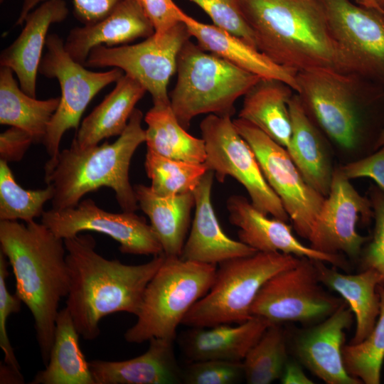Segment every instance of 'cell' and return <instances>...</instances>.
<instances>
[{"mask_svg":"<svg viewBox=\"0 0 384 384\" xmlns=\"http://www.w3.org/2000/svg\"><path fill=\"white\" fill-rule=\"evenodd\" d=\"M64 243L70 274L65 307L80 336L95 339L100 321L109 314H138L146 287L165 259L164 253L129 265L98 254L91 235H78Z\"/></svg>","mask_w":384,"mask_h":384,"instance_id":"obj_1","label":"cell"},{"mask_svg":"<svg viewBox=\"0 0 384 384\" xmlns=\"http://www.w3.org/2000/svg\"><path fill=\"white\" fill-rule=\"evenodd\" d=\"M0 245L15 277V294L33 317L41 359L46 366L59 302L70 289L64 240L42 223L0 220Z\"/></svg>","mask_w":384,"mask_h":384,"instance_id":"obj_2","label":"cell"},{"mask_svg":"<svg viewBox=\"0 0 384 384\" xmlns=\"http://www.w3.org/2000/svg\"><path fill=\"white\" fill-rule=\"evenodd\" d=\"M306 112L341 151L356 159L375 151L384 127V90L361 77L326 68L297 72Z\"/></svg>","mask_w":384,"mask_h":384,"instance_id":"obj_3","label":"cell"},{"mask_svg":"<svg viewBox=\"0 0 384 384\" xmlns=\"http://www.w3.org/2000/svg\"><path fill=\"white\" fill-rule=\"evenodd\" d=\"M256 48L299 72L326 68L349 73L319 0H239Z\"/></svg>","mask_w":384,"mask_h":384,"instance_id":"obj_4","label":"cell"},{"mask_svg":"<svg viewBox=\"0 0 384 384\" xmlns=\"http://www.w3.org/2000/svg\"><path fill=\"white\" fill-rule=\"evenodd\" d=\"M142 112L135 108L124 131L112 143L82 149L73 140L53 164L45 166V182L53 186L52 208H74L87 193L102 187L112 188L122 211L138 208L129 166L137 149L146 142Z\"/></svg>","mask_w":384,"mask_h":384,"instance_id":"obj_5","label":"cell"},{"mask_svg":"<svg viewBox=\"0 0 384 384\" xmlns=\"http://www.w3.org/2000/svg\"><path fill=\"white\" fill-rule=\"evenodd\" d=\"M176 73V85L169 92L170 105L186 130L200 114L231 117L236 100L261 78L191 40L178 53Z\"/></svg>","mask_w":384,"mask_h":384,"instance_id":"obj_6","label":"cell"},{"mask_svg":"<svg viewBox=\"0 0 384 384\" xmlns=\"http://www.w3.org/2000/svg\"><path fill=\"white\" fill-rule=\"evenodd\" d=\"M216 271L215 265L165 255L146 287L137 320L126 331L125 340L132 343L152 338L175 340L178 326L191 308L209 292Z\"/></svg>","mask_w":384,"mask_h":384,"instance_id":"obj_7","label":"cell"},{"mask_svg":"<svg viewBox=\"0 0 384 384\" xmlns=\"http://www.w3.org/2000/svg\"><path fill=\"white\" fill-rule=\"evenodd\" d=\"M300 258L279 252H257L221 262L210 289L191 308L181 324L210 327L247 321L252 317L250 307L263 284L296 265Z\"/></svg>","mask_w":384,"mask_h":384,"instance_id":"obj_8","label":"cell"},{"mask_svg":"<svg viewBox=\"0 0 384 384\" xmlns=\"http://www.w3.org/2000/svg\"><path fill=\"white\" fill-rule=\"evenodd\" d=\"M46 52L42 57L38 73L58 80L61 95L57 110L48 125L44 144L50 159L45 166L54 163L60 153L65 132L78 129L82 114L92 98L105 87L116 82L124 73L117 68L94 72L74 60L64 48V41L55 33L48 36Z\"/></svg>","mask_w":384,"mask_h":384,"instance_id":"obj_9","label":"cell"},{"mask_svg":"<svg viewBox=\"0 0 384 384\" xmlns=\"http://www.w3.org/2000/svg\"><path fill=\"white\" fill-rule=\"evenodd\" d=\"M205 142L208 170L218 182L228 176L246 190L251 203L260 212L287 222L289 220L282 201L267 182L256 156L238 132L230 117L208 114L200 124Z\"/></svg>","mask_w":384,"mask_h":384,"instance_id":"obj_10","label":"cell"},{"mask_svg":"<svg viewBox=\"0 0 384 384\" xmlns=\"http://www.w3.org/2000/svg\"><path fill=\"white\" fill-rule=\"evenodd\" d=\"M191 36L180 22L162 36L154 33L143 41L92 48L85 63L90 68H117L139 82L154 104H170L168 85L176 72L178 53Z\"/></svg>","mask_w":384,"mask_h":384,"instance_id":"obj_11","label":"cell"},{"mask_svg":"<svg viewBox=\"0 0 384 384\" xmlns=\"http://www.w3.org/2000/svg\"><path fill=\"white\" fill-rule=\"evenodd\" d=\"M321 284L314 260L301 257L296 265L277 273L263 284L250 307V314L272 324L325 319L343 301L326 292Z\"/></svg>","mask_w":384,"mask_h":384,"instance_id":"obj_12","label":"cell"},{"mask_svg":"<svg viewBox=\"0 0 384 384\" xmlns=\"http://www.w3.org/2000/svg\"><path fill=\"white\" fill-rule=\"evenodd\" d=\"M233 123L253 150L263 175L292 222L296 233L308 239L325 197L304 179L287 149L251 123Z\"/></svg>","mask_w":384,"mask_h":384,"instance_id":"obj_13","label":"cell"},{"mask_svg":"<svg viewBox=\"0 0 384 384\" xmlns=\"http://www.w3.org/2000/svg\"><path fill=\"white\" fill-rule=\"evenodd\" d=\"M347 71L384 90V11L319 0Z\"/></svg>","mask_w":384,"mask_h":384,"instance_id":"obj_14","label":"cell"},{"mask_svg":"<svg viewBox=\"0 0 384 384\" xmlns=\"http://www.w3.org/2000/svg\"><path fill=\"white\" fill-rule=\"evenodd\" d=\"M373 210L368 197L362 196L341 171L335 168L330 191L311 226L309 247L329 255L359 258L368 237L360 235L357 224H368Z\"/></svg>","mask_w":384,"mask_h":384,"instance_id":"obj_15","label":"cell"},{"mask_svg":"<svg viewBox=\"0 0 384 384\" xmlns=\"http://www.w3.org/2000/svg\"><path fill=\"white\" fill-rule=\"evenodd\" d=\"M41 223L63 240L82 231H95L116 240L124 254L154 256L164 253L157 235L144 217L134 212L106 211L90 198L74 208L44 210Z\"/></svg>","mask_w":384,"mask_h":384,"instance_id":"obj_16","label":"cell"},{"mask_svg":"<svg viewBox=\"0 0 384 384\" xmlns=\"http://www.w3.org/2000/svg\"><path fill=\"white\" fill-rule=\"evenodd\" d=\"M226 208L230 223L239 228V240L257 252H279L323 261L343 270L348 268V263L341 255L325 254L304 245L294 236L292 227L285 221L269 218L242 196H230Z\"/></svg>","mask_w":384,"mask_h":384,"instance_id":"obj_17","label":"cell"},{"mask_svg":"<svg viewBox=\"0 0 384 384\" xmlns=\"http://www.w3.org/2000/svg\"><path fill=\"white\" fill-rule=\"evenodd\" d=\"M353 312L346 302L318 324L300 331L294 340L299 362L327 384H361L346 371L343 359L345 330Z\"/></svg>","mask_w":384,"mask_h":384,"instance_id":"obj_18","label":"cell"},{"mask_svg":"<svg viewBox=\"0 0 384 384\" xmlns=\"http://www.w3.org/2000/svg\"><path fill=\"white\" fill-rule=\"evenodd\" d=\"M214 177V173L208 170L193 192L194 217L180 256L182 260L217 265L257 252L241 241L230 238L223 230L211 201Z\"/></svg>","mask_w":384,"mask_h":384,"instance_id":"obj_19","label":"cell"},{"mask_svg":"<svg viewBox=\"0 0 384 384\" xmlns=\"http://www.w3.org/2000/svg\"><path fill=\"white\" fill-rule=\"evenodd\" d=\"M154 33L140 1L122 0L101 20L71 29L64 48L74 60L85 65L90 50L97 46L127 44Z\"/></svg>","mask_w":384,"mask_h":384,"instance_id":"obj_20","label":"cell"},{"mask_svg":"<svg viewBox=\"0 0 384 384\" xmlns=\"http://www.w3.org/2000/svg\"><path fill=\"white\" fill-rule=\"evenodd\" d=\"M68 9L64 0H46L26 16L17 38L0 55L1 67L10 68L21 89L36 97L37 73L48 32L53 23L64 21Z\"/></svg>","mask_w":384,"mask_h":384,"instance_id":"obj_21","label":"cell"},{"mask_svg":"<svg viewBox=\"0 0 384 384\" xmlns=\"http://www.w3.org/2000/svg\"><path fill=\"white\" fill-rule=\"evenodd\" d=\"M174 341L152 338L148 349L137 357L121 361H89L95 384L182 383V368L176 358Z\"/></svg>","mask_w":384,"mask_h":384,"instance_id":"obj_22","label":"cell"},{"mask_svg":"<svg viewBox=\"0 0 384 384\" xmlns=\"http://www.w3.org/2000/svg\"><path fill=\"white\" fill-rule=\"evenodd\" d=\"M179 19L186 25L191 37L205 50L261 78L282 81L297 92V72L276 64L242 39L213 24L201 23L182 10Z\"/></svg>","mask_w":384,"mask_h":384,"instance_id":"obj_23","label":"cell"},{"mask_svg":"<svg viewBox=\"0 0 384 384\" xmlns=\"http://www.w3.org/2000/svg\"><path fill=\"white\" fill-rule=\"evenodd\" d=\"M288 107L292 132L286 149L306 182L326 197L335 168L324 133L307 114L296 92Z\"/></svg>","mask_w":384,"mask_h":384,"instance_id":"obj_24","label":"cell"},{"mask_svg":"<svg viewBox=\"0 0 384 384\" xmlns=\"http://www.w3.org/2000/svg\"><path fill=\"white\" fill-rule=\"evenodd\" d=\"M271 324L264 318L252 316L235 326L191 327L181 336L179 345L189 361H242Z\"/></svg>","mask_w":384,"mask_h":384,"instance_id":"obj_25","label":"cell"},{"mask_svg":"<svg viewBox=\"0 0 384 384\" xmlns=\"http://www.w3.org/2000/svg\"><path fill=\"white\" fill-rule=\"evenodd\" d=\"M321 283L338 293L345 300L356 319V329L349 344L365 340L373 331L380 311L378 286L384 283L383 277L373 270H361L358 274H344L326 262L314 260Z\"/></svg>","mask_w":384,"mask_h":384,"instance_id":"obj_26","label":"cell"},{"mask_svg":"<svg viewBox=\"0 0 384 384\" xmlns=\"http://www.w3.org/2000/svg\"><path fill=\"white\" fill-rule=\"evenodd\" d=\"M134 190L139 208L149 218L164 254L180 257L195 208L193 193L161 196L144 184L134 185Z\"/></svg>","mask_w":384,"mask_h":384,"instance_id":"obj_27","label":"cell"},{"mask_svg":"<svg viewBox=\"0 0 384 384\" xmlns=\"http://www.w3.org/2000/svg\"><path fill=\"white\" fill-rule=\"evenodd\" d=\"M146 92L139 82L124 74L114 89L82 120L73 140L85 149L99 144L104 139L119 137Z\"/></svg>","mask_w":384,"mask_h":384,"instance_id":"obj_28","label":"cell"},{"mask_svg":"<svg viewBox=\"0 0 384 384\" xmlns=\"http://www.w3.org/2000/svg\"><path fill=\"white\" fill-rule=\"evenodd\" d=\"M292 90L282 81L260 78L244 95L238 118L255 125L287 149L292 132L288 107Z\"/></svg>","mask_w":384,"mask_h":384,"instance_id":"obj_29","label":"cell"},{"mask_svg":"<svg viewBox=\"0 0 384 384\" xmlns=\"http://www.w3.org/2000/svg\"><path fill=\"white\" fill-rule=\"evenodd\" d=\"M79 333L66 307L59 311L53 346L45 369L31 384H95L89 362L79 345Z\"/></svg>","mask_w":384,"mask_h":384,"instance_id":"obj_30","label":"cell"},{"mask_svg":"<svg viewBox=\"0 0 384 384\" xmlns=\"http://www.w3.org/2000/svg\"><path fill=\"white\" fill-rule=\"evenodd\" d=\"M60 97L37 100L25 93L9 68H0V124L28 132L33 143H43Z\"/></svg>","mask_w":384,"mask_h":384,"instance_id":"obj_31","label":"cell"},{"mask_svg":"<svg viewBox=\"0 0 384 384\" xmlns=\"http://www.w3.org/2000/svg\"><path fill=\"white\" fill-rule=\"evenodd\" d=\"M147 150L164 157L203 164L206 159L205 142L188 134L177 120L170 104H154L146 112Z\"/></svg>","mask_w":384,"mask_h":384,"instance_id":"obj_32","label":"cell"},{"mask_svg":"<svg viewBox=\"0 0 384 384\" xmlns=\"http://www.w3.org/2000/svg\"><path fill=\"white\" fill-rule=\"evenodd\" d=\"M287 336L279 324H271L247 353L242 365L249 384H269L280 378L288 361Z\"/></svg>","mask_w":384,"mask_h":384,"instance_id":"obj_33","label":"cell"},{"mask_svg":"<svg viewBox=\"0 0 384 384\" xmlns=\"http://www.w3.org/2000/svg\"><path fill=\"white\" fill-rule=\"evenodd\" d=\"M144 168L151 188L161 196L192 193L208 171L204 163L169 159L146 151Z\"/></svg>","mask_w":384,"mask_h":384,"instance_id":"obj_34","label":"cell"},{"mask_svg":"<svg viewBox=\"0 0 384 384\" xmlns=\"http://www.w3.org/2000/svg\"><path fill=\"white\" fill-rule=\"evenodd\" d=\"M380 311L375 326L361 343L343 345V359L348 373L366 384L380 383L384 360V283L378 286Z\"/></svg>","mask_w":384,"mask_h":384,"instance_id":"obj_35","label":"cell"},{"mask_svg":"<svg viewBox=\"0 0 384 384\" xmlns=\"http://www.w3.org/2000/svg\"><path fill=\"white\" fill-rule=\"evenodd\" d=\"M51 185L28 190L18 184L8 163L0 160V220H21L26 223L41 216L46 203L52 199Z\"/></svg>","mask_w":384,"mask_h":384,"instance_id":"obj_36","label":"cell"},{"mask_svg":"<svg viewBox=\"0 0 384 384\" xmlns=\"http://www.w3.org/2000/svg\"><path fill=\"white\" fill-rule=\"evenodd\" d=\"M245 379L242 361H190L182 368V383L235 384Z\"/></svg>","mask_w":384,"mask_h":384,"instance_id":"obj_37","label":"cell"},{"mask_svg":"<svg viewBox=\"0 0 384 384\" xmlns=\"http://www.w3.org/2000/svg\"><path fill=\"white\" fill-rule=\"evenodd\" d=\"M188 1L201 7L209 16L213 25L256 48L252 31L242 15L239 0Z\"/></svg>","mask_w":384,"mask_h":384,"instance_id":"obj_38","label":"cell"},{"mask_svg":"<svg viewBox=\"0 0 384 384\" xmlns=\"http://www.w3.org/2000/svg\"><path fill=\"white\" fill-rule=\"evenodd\" d=\"M368 198L373 210L374 228L359 257L361 270H375L384 279V191L371 184Z\"/></svg>","mask_w":384,"mask_h":384,"instance_id":"obj_39","label":"cell"},{"mask_svg":"<svg viewBox=\"0 0 384 384\" xmlns=\"http://www.w3.org/2000/svg\"><path fill=\"white\" fill-rule=\"evenodd\" d=\"M9 265L10 264L6 255L0 251V347L4 356V363L21 372L20 366L9 338L6 324L11 314L20 311L22 302L16 294H11L6 287Z\"/></svg>","mask_w":384,"mask_h":384,"instance_id":"obj_40","label":"cell"},{"mask_svg":"<svg viewBox=\"0 0 384 384\" xmlns=\"http://www.w3.org/2000/svg\"><path fill=\"white\" fill-rule=\"evenodd\" d=\"M46 0H24L15 26L22 25L26 16ZM77 17L84 24L97 22L108 15L122 0H73Z\"/></svg>","mask_w":384,"mask_h":384,"instance_id":"obj_41","label":"cell"},{"mask_svg":"<svg viewBox=\"0 0 384 384\" xmlns=\"http://www.w3.org/2000/svg\"><path fill=\"white\" fill-rule=\"evenodd\" d=\"M343 174L353 179L368 177L384 191V145L371 154L339 166Z\"/></svg>","mask_w":384,"mask_h":384,"instance_id":"obj_42","label":"cell"},{"mask_svg":"<svg viewBox=\"0 0 384 384\" xmlns=\"http://www.w3.org/2000/svg\"><path fill=\"white\" fill-rule=\"evenodd\" d=\"M139 1L154 26L156 36H162L181 22L179 15L181 9L172 0Z\"/></svg>","mask_w":384,"mask_h":384,"instance_id":"obj_43","label":"cell"},{"mask_svg":"<svg viewBox=\"0 0 384 384\" xmlns=\"http://www.w3.org/2000/svg\"><path fill=\"white\" fill-rule=\"evenodd\" d=\"M33 143L28 132L11 127L0 134V160L7 163L19 161Z\"/></svg>","mask_w":384,"mask_h":384,"instance_id":"obj_44","label":"cell"},{"mask_svg":"<svg viewBox=\"0 0 384 384\" xmlns=\"http://www.w3.org/2000/svg\"><path fill=\"white\" fill-rule=\"evenodd\" d=\"M283 384H311L313 380L304 372L300 365L292 361H287L280 378Z\"/></svg>","mask_w":384,"mask_h":384,"instance_id":"obj_45","label":"cell"},{"mask_svg":"<svg viewBox=\"0 0 384 384\" xmlns=\"http://www.w3.org/2000/svg\"><path fill=\"white\" fill-rule=\"evenodd\" d=\"M24 379L21 372L16 371L5 363L0 365V383H24Z\"/></svg>","mask_w":384,"mask_h":384,"instance_id":"obj_46","label":"cell"},{"mask_svg":"<svg viewBox=\"0 0 384 384\" xmlns=\"http://www.w3.org/2000/svg\"><path fill=\"white\" fill-rule=\"evenodd\" d=\"M356 4L367 8L384 11V0H355Z\"/></svg>","mask_w":384,"mask_h":384,"instance_id":"obj_47","label":"cell"},{"mask_svg":"<svg viewBox=\"0 0 384 384\" xmlns=\"http://www.w3.org/2000/svg\"><path fill=\"white\" fill-rule=\"evenodd\" d=\"M384 145V127L383 128L375 146V151Z\"/></svg>","mask_w":384,"mask_h":384,"instance_id":"obj_48","label":"cell"},{"mask_svg":"<svg viewBox=\"0 0 384 384\" xmlns=\"http://www.w3.org/2000/svg\"><path fill=\"white\" fill-rule=\"evenodd\" d=\"M4 0H0L1 2H2Z\"/></svg>","mask_w":384,"mask_h":384,"instance_id":"obj_49","label":"cell"}]
</instances>
